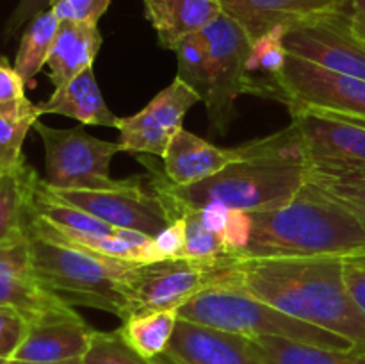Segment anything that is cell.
<instances>
[{
	"label": "cell",
	"mask_w": 365,
	"mask_h": 364,
	"mask_svg": "<svg viewBox=\"0 0 365 364\" xmlns=\"http://www.w3.org/2000/svg\"><path fill=\"white\" fill-rule=\"evenodd\" d=\"M234 280L282 313L365 348V314L346 288L342 257L239 261Z\"/></svg>",
	"instance_id": "6da1fadb"
},
{
	"label": "cell",
	"mask_w": 365,
	"mask_h": 364,
	"mask_svg": "<svg viewBox=\"0 0 365 364\" xmlns=\"http://www.w3.org/2000/svg\"><path fill=\"white\" fill-rule=\"evenodd\" d=\"M150 168V181L175 202L191 209L223 203L228 209L260 213L296 196L309 181V170L299 150L294 128L242 145V157L212 177L178 188L164 171L143 159Z\"/></svg>",
	"instance_id": "7a4b0ae2"
},
{
	"label": "cell",
	"mask_w": 365,
	"mask_h": 364,
	"mask_svg": "<svg viewBox=\"0 0 365 364\" xmlns=\"http://www.w3.org/2000/svg\"><path fill=\"white\" fill-rule=\"evenodd\" d=\"M252 214V238L239 261L346 257L365 252V228L314 182L284 206Z\"/></svg>",
	"instance_id": "3957f363"
},
{
	"label": "cell",
	"mask_w": 365,
	"mask_h": 364,
	"mask_svg": "<svg viewBox=\"0 0 365 364\" xmlns=\"http://www.w3.org/2000/svg\"><path fill=\"white\" fill-rule=\"evenodd\" d=\"M36 277L70 305L106 310L120 320L132 313V273L138 263L114 259L25 227Z\"/></svg>",
	"instance_id": "277c9868"
},
{
	"label": "cell",
	"mask_w": 365,
	"mask_h": 364,
	"mask_svg": "<svg viewBox=\"0 0 365 364\" xmlns=\"http://www.w3.org/2000/svg\"><path fill=\"white\" fill-rule=\"evenodd\" d=\"M235 275V273H234ZM178 318L245 338H284L321 348H355L349 339L305 323L255 298L235 284L234 277L212 285L178 309Z\"/></svg>",
	"instance_id": "5b68a950"
},
{
	"label": "cell",
	"mask_w": 365,
	"mask_h": 364,
	"mask_svg": "<svg viewBox=\"0 0 365 364\" xmlns=\"http://www.w3.org/2000/svg\"><path fill=\"white\" fill-rule=\"evenodd\" d=\"M309 177L365 181V121L309 107H291Z\"/></svg>",
	"instance_id": "8992f818"
},
{
	"label": "cell",
	"mask_w": 365,
	"mask_h": 364,
	"mask_svg": "<svg viewBox=\"0 0 365 364\" xmlns=\"http://www.w3.org/2000/svg\"><path fill=\"white\" fill-rule=\"evenodd\" d=\"M239 259H168L138 263L132 273V313L180 309L205 289L234 277ZM128 314V316H130Z\"/></svg>",
	"instance_id": "52a82bcc"
},
{
	"label": "cell",
	"mask_w": 365,
	"mask_h": 364,
	"mask_svg": "<svg viewBox=\"0 0 365 364\" xmlns=\"http://www.w3.org/2000/svg\"><path fill=\"white\" fill-rule=\"evenodd\" d=\"M36 132L45 146V184L52 189H113L123 181L110 177V161L120 145L95 138L84 125L73 128H53L36 121Z\"/></svg>",
	"instance_id": "ba28073f"
},
{
	"label": "cell",
	"mask_w": 365,
	"mask_h": 364,
	"mask_svg": "<svg viewBox=\"0 0 365 364\" xmlns=\"http://www.w3.org/2000/svg\"><path fill=\"white\" fill-rule=\"evenodd\" d=\"M209 45V93L205 96L210 128L227 134L235 116V100L248 93V59L252 39L227 13L203 29Z\"/></svg>",
	"instance_id": "9c48e42d"
},
{
	"label": "cell",
	"mask_w": 365,
	"mask_h": 364,
	"mask_svg": "<svg viewBox=\"0 0 365 364\" xmlns=\"http://www.w3.org/2000/svg\"><path fill=\"white\" fill-rule=\"evenodd\" d=\"M284 45L291 56L337 74L365 79V38L353 24L346 0L330 13L287 29Z\"/></svg>",
	"instance_id": "30bf717a"
},
{
	"label": "cell",
	"mask_w": 365,
	"mask_h": 364,
	"mask_svg": "<svg viewBox=\"0 0 365 364\" xmlns=\"http://www.w3.org/2000/svg\"><path fill=\"white\" fill-rule=\"evenodd\" d=\"M284 103L365 121V79L337 74L289 54L278 75Z\"/></svg>",
	"instance_id": "8fae6325"
},
{
	"label": "cell",
	"mask_w": 365,
	"mask_h": 364,
	"mask_svg": "<svg viewBox=\"0 0 365 364\" xmlns=\"http://www.w3.org/2000/svg\"><path fill=\"white\" fill-rule=\"evenodd\" d=\"M48 189L59 198L88 211L106 223L120 228H132L150 238H155L171 223L155 189L150 184V178H125L118 188L113 189Z\"/></svg>",
	"instance_id": "7c38bea8"
},
{
	"label": "cell",
	"mask_w": 365,
	"mask_h": 364,
	"mask_svg": "<svg viewBox=\"0 0 365 364\" xmlns=\"http://www.w3.org/2000/svg\"><path fill=\"white\" fill-rule=\"evenodd\" d=\"M198 102H202L198 93L175 77V81L157 93L141 111L132 116L118 118L120 152L164 157L171 139L184 128L185 114Z\"/></svg>",
	"instance_id": "4fadbf2b"
},
{
	"label": "cell",
	"mask_w": 365,
	"mask_h": 364,
	"mask_svg": "<svg viewBox=\"0 0 365 364\" xmlns=\"http://www.w3.org/2000/svg\"><path fill=\"white\" fill-rule=\"evenodd\" d=\"M0 305L14 307L29 321L70 305L36 277L25 231L0 243Z\"/></svg>",
	"instance_id": "5bb4252c"
},
{
	"label": "cell",
	"mask_w": 365,
	"mask_h": 364,
	"mask_svg": "<svg viewBox=\"0 0 365 364\" xmlns=\"http://www.w3.org/2000/svg\"><path fill=\"white\" fill-rule=\"evenodd\" d=\"M93 332L95 328L89 327L71 305L61 307L29 321L27 335L11 359L36 363L81 359Z\"/></svg>",
	"instance_id": "9a60e30c"
},
{
	"label": "cell",
	"mask_w": 365,
	"mask_h": 364,
	"mask_svg": "<svg viewBox=\"0 0 365 364\" xmlns=\"http://www.w3.org/2000/svg\"><path fill=\"white\" fill-rule=\"evenodd\" d=\"M166 353L187 364H260L250 338L182 318Z\"/></svg>",
	"instance_id": "2e32d148"
},
{
	"label": "cell",
	"mask_w": 365,
	"mask_h": 364,
	"mask_svg": "<svg viewBox=\"0 0 365 364\" xmlns=\"http://www.w3.org/2000/svg\"><path fill=\"white\" fill-rule=\"evenodd\" d=\"M252 41L274 27L291 29L310 18L337 9L344 0H220Z\"/></svg>",
	"instance_id": "e0dca14e"
},
{
	"label": "cell",
	"mask_w": 365,
	"mask_h": 364,
	"mask_svg": "<svg viewBox=\"0 0 365 364\" xmlns=\"http://www.w3.org/2000/svg\"><path fill=\"white\" fill-rule=\"evenodd\" d=\"M242 157V145L221 148L192 132L180 128L164 153V173L178 188L192 186L220 173Z\"/></svg>",
	"instance_id": "ac0fdd59"
},
{
	"label": "cell",
	"mask_w": 365,
	"mask_h": 364,
	"mask_svg": "<svg viewBox=\"0 0 365 364\" xmlns=\"http://www.w3.org/2000/svg\"><path fill=\"white\" fill-rule=\"evenodd\" d=\"M159 45L173 50L185 36L203 31L221 13L220 0H143Z\"/></svg>",
	"instance_id": "d6986e66"
},
{
	"label": "cell",
	"mask_w": 365,
	"mask_h": 364,
	"mask_svg": "<svg viewBox=\"0 0 365 364\" xmlns=\"http://www.w3.org/2000/svg\"><path fill=\"white\" fill-rule=\"evenodd\" d=\"M100 46L102 34L96 24L61 21L46 59L53 88H61L84 70L93 68Z\"/></svg>",
	"instance_id": "ffe728a7"
},
{
	"label": "cell",
	"mask_w": 365,
	"mask_h": 364,
	"mask_svg": "<svg viewBox=\"0 0 365 364\" xmlns=\"http://www.w3.org/2000/svg\"><path fill=\"white\" fill-rule=\"evenodd\" d=\"M38 109L41 114L73 118L81 125L116 128L118 123V116H114L103 100L93 68L84 70L61 88H53L52 95L38 103Z\"/></svg>",
	"instance_id": "44dd1931"
},
{
	"label": "cell",
	"mask_w": 365,
	"mask_h": 364,
	"mask_svg": "<svg viewBox=\"0 0 365 364\" xmlns=\"http://www.w3.org/2000/svg\"><path fill=\"white\" fill-rule=\"evenodd\" d=\"M285 32H287L285 27H274L252 41L246 59L248 95L278 100L284 103L285 96L278 82V75L282 74L289 57L284 45Z\"/></svg>",
	"instance_id": "7402d4cb"
},
{
	"label": "cell",
	"mask_w": 365,
	"mask_h": 364,
	"mask_svg": "<svg viewBox=\"0 0 365 364\" xmlns=\"http://www.w3.org/2000/svg\"><path fill=\"white\" fill-rule=\"evenodd\" d=\"M260 364H365V348H321L284 338L252 339Z\"/></svg>",
	"instance_id": "603a6c76"
},
{
	"label": "cell",
	"mask_w": 365,
	"mask_h": 364,
	"mask_svg": "<svg viewBox=\"0 0 365 364\" xmlns=\"http://www.w3.org/2000/svg\"><path fill=\"white\" fill-rule=\"evenodd\" d=\"M118 328L127 345L146 360H155L168 352L178 321L177 309L141 310L121 320Z\"/></svg>",
	"instance_id": "cb8c5ba5"
},
{
	"label": "cell",
	"mask_w": 365,
	"mask_h": 364,
	"mask_svg": "<svg viewBox=\"0 0 365 364\" xmlns=\"http://www.w3.org/2000/svg\"><path fill=\"white\" fill-rule=\"evenodd\" d=\"M36 178L38 175L27 163L0 171V243L25 231Z\"/></svg>",
	"instance_id": "d4e9b609"
},
{
	"label": "cell",
	"mask_w": 365,
	"mask_h": 364,
	"mask_svg": "<svg viewBox=\"0 0 365 364\" xmlns=\"http://www.w3.org/2000/svg\"><path fill=\"white\" fill-rule=\"evenodd\" d=\"M59 24V18L53 14V11L46 9L25 25L16 59L13 64L25 84L31 82L41 71L43 66H46V59H48Z\"/></svg>",
	"instance_id": "484cf974"
},
{
	"label": "cell",
	"mask_w": 365,
	"mask_h": 364,
	"mask_svg": "<svg viewBox=\"0 0 365 364\" xmlns=\"http://www.w3.org/2000/svg\"><path fill=\"white\" fill-rule=\"evenodd\" d=\"M177 54V77L195 89L202 102L209 93V45L203 32L189 34L173 49Z\"/></svg>",
	"instance_id": "4316f807"
},
{
	"label": "cell",
	"mask_w": 365,
	"mask_h": 364,
	"mask_svg": "<svg viewBox=\"0 0 365 364\" xmlns=\"http://www.w3.org/2000/svg\"><path fill=\"white\" fill-rule=\"evenodd\" d=\"M82 364H157L135 353L120 330L93 332L89 345L82 355Z\"/></svg>",
	"instance_id": "83f0119b"
},
{
	"label": "cell",
	"mask_w": 365,
	"mask_h": 364,
	"mask_svg": "<svg viewBox=\"0 0 365 364\" xmlns=\"http://www.w3.org/2000/svg\"><path fill=\"white\" fill-rule=\"evenodd\" d=\"M0 113L13 118L39 120L38 106L25 95V82L6 57H0Z\"/></svg>",
	"instance_id": "f1b7e54d"
},
{
	"label": "cell",
	"mask_w": 365,
	"mask_h": 364,
	"mask_svg": "<svg viewBox=\"0 0 365 364\" xmlns=\"http://www.w3.org/2000/svg\"><path fill=\"white\" fill-rule=\"evenodd\" d=\"M38 120L31 118H13L0 113V170H14L25 163L24 141L27 132L34 127Z\"/></svg>",
	"instance_id": "f546056e"
},
{
	"label": "cell",
	"mask_w": 365,
	"mask_h": 364,
	"mask_svg": "<svg viewBox=\"0 0 365 364\" xmlns=\"http://www.w3.org/2000/svg\"><path fill=\"white\" fill-rule=\"evenodd\" d=\"M310 182L317 186L339 203L351 211L365 228V181L359 178H327L309 177Z\"/></svg>",
	"instance_id": "4dcf8cb0"
},
{
	"label": "cell",
	"mask_w": 365,
	"mask_h": 364,
	"mask_svg": "<svg viewBox=\"0 0 365 364\" xmlns=\"http://www.w3.org/2000/svg\"><path fill=\"white\" fill-rule=\"evenodd\" d=\"M29 318L9 305H0V359H11L24 343Z\"/></svg>",
	"instance_id": "1f68e13d"
},
{
	"label": "cell",
	"mask_w": 365,
	"mask_h": 364,
	"mask_svg": "<svg viewBox=\"0 0 365 364\" xmlns=\"http://www.w3.org/2000/svg\"><path fill=\"white\" fill-rule=\"evenodd\" d=\"M110 0H53L50 9L59 21H84L98 25L100 18L109 9Z\"/></svg>",
	"instance_id": "d6a6232c"
},
{
	"label": "cell",
	"mask_w": 365,
	"mask_h": 364,
	"mask_svg": "<svg viewBox=\"0 0 365 364\" xmlns=\"http://www.w3.org/2000/svg\"><path fill=\"white\" fill-rule=\"evenodd\" d=\"M185 248V220L177 218L166 228L152 238V263L168 259H180L184 257Z\"/></svg>",
	"instance_id": "836d02e7"
},
{
	"label": "cell",
	"mask_w": 365,
	"mask_h": 364,
	"mask_svg": "<svg viewBox=\"0 0 365 364\" xmlns=\"http://www.w3.org/2000/svg\"><path fill=\"white\" fill-rule=\"evenodd\" d=\"M252 214L245 213V211L230 209L227 225L220 234L228 256L235 257V259L241 256L242 250L248 246L250 238H252Z\"/></svg>",
	"instance_id": "e575fe53"
},
{
	"label": "cell",
	"mask_w": 365,
	"mask_h": 364,
	"mask_svg": "<svg viewBox=\"0 0 365 364\" xmlns=\"http://www.w3.org/2000/svg\"><path fill=\"white\" fill-rule=\"evenodd\" d=\"M342 270L353 302L365 314V252L342 257Z\"/></svg>",
	"instance_id": "d590c367"
},
{
	"label": "cell",
	"mask_w": 365,
	"mask_h": 364,
	"mask_svg": "<svg viewBox=\"0 0 365 364\" xmlns=\"http://www.w3.org/2000/svg\"><path fill=\"white\" fill-rule=\"evenodd\" d=\"M53 0H20L18 6L14 7V11L11 13L9 20L6 21V29H4V36L6 39L13 38L21 27L29 24L32 18L38 16L43 11L50 9Z\"/></svg>",
	"instance_id": "8d00e7d4"
},
{
	"label": "cell",
	"mask_w": 365,
	"mask_h": 364,
	"mask_svg": "<svg viewBox=\"0 0 365 364\" xmlns=\"http://www.w3.org/2000/svg\"><path fill=\"white\" fill-rule=\"evenodd\" d=\"M228 213H230V209H228L227 206H223V203H209V206L198 209V214L200 218H202L203 225H205L210 232H214V234L217 236L221 234V231H223L225 225H227Z\"/></svg>",
	"instance_id": "74e56055"
},
{
	"label": "cell",
	"mask_w": 365,
	"mask_h": 364,
	"mask_svg": "<svg viewBox=\"0 0 365 364\" xmlns=\"http://www.w3.org/2000/svg\"><path fill=\"white\" fill-rule=\"evenodd\" d=\"M348 9L351 13L353 24L359 29L360 34L365 38V0H346Z\"/></svg>",
	"instance_id": "f35d334b"
},
{
	"label": "cell",
	"mask_w": 365,
	"mask_h": 364,
	"mask_svg": "<svg viewBox=\"0 0 365 364\" xmlns=\"http://www.w3.org/2000/svg\"><path fill=\"white\" fill-rule=\"evenodd\" d=\"M0 364H82L81 359L59 360V363H36V360H20V359H0Z\"/></svg>",
	"instance_id": "ab89813d"
},
{
	"label": "cell",
	"mask_w": 365,
	"mask_h": 364,
	"mask_svg": "<svg viewBox=\"0 0 365 364\" xmlns=\"http://www.w3.org/2000/svg\"><path fill=\"white\" fill-rule=\"evenodd\" d=\"M155 363L157 364H187V363H184V360L177 359V357L168 355V353H164V355H160L159 359H155Z\"/></svg>",
	"instance_id": "60d3db41"
},
{
	"label": "cell",
	"mask_w": 365,
	"mask_h": 364,
	"mask_svg": "<svg viewBox=\"0 0 365 364\" xmlns=\"http://www.w3.org/2000/svg\"><path fill=\"white\" fill-rule=\"evenodd\" d=\"M0 171H2V170H0Z\"/></svg>",
	"instance_id": "b9f144b4"
}]
</instances>
